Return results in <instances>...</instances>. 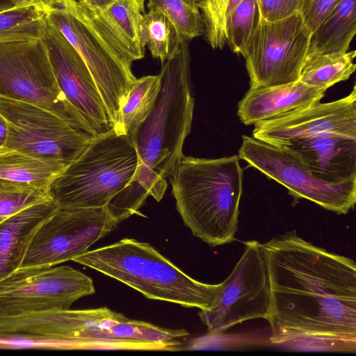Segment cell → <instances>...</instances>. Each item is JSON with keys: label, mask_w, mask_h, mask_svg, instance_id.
<instances>
[{"label": "cell", "mask_w": 356, "mask_h": 356, "mask_svg": "<svg viewBox=\"0 0 356 356\" xmlns=\"http://www.w3.org/2000/svg\"><path fill=\"white\" fill-rule=\"evenodd\" d=\"M270 291L269 341L356 344V264L296 230L261 243Z\"/></svg>", "instance_id": "6da1fadb"}, {"label": "cell", "mask_w": 356, "mask_h": 356, "mask_svg": "<svg viewBox=\"0 0 356 356\" xmlns=\"http://www.w3.org/2000/svg\"><path fill=\"white\" fill-rule=\"evenodd\" d=\"M159 76L161 88L154 108L131 138L138 157L135 175L106 206L118 224L138 213L147 197L157 202L163 198L166 179L175 171L191 131L194 99L186 40L162 63Z\"/></svg>", "instance_id": "7a4b0ae2"}, {"label": "cell", "mask_w": 356, "mask_h": 356, "mask_svg": "<svg viewBox=\"0 0 356 356\" xmlns=\"http://www.w3.org/2000/svg\"><path fill=\"white\" fill-rule=\"evenodd\" d=\"M3 334H38L67 342L70 350H179L185 330L167 329L129 319L107 307L51 309L0 316Z\"/></svg>", "instance_id": "3957f363"}, {"label": "cell", "mask_w": 356, "mask_h": 356, "mask_svg": "<svg viewBox=\"0 0 356 356\" xmlns=\"http://www.w3.org/2000/svg\"><path fill=\"white\" fill-rule=\"evenodd\" d=\"M177 209L192 234L211 246L231 243L238 230L243 170L237 155H182L171 176Z\"/></svg>", "instance_id": "277c9868"}, {"label": "cell", "mask_w": 356, "mask_h": 356, "mask_svg": "<svg viewBox=\"0 0 356 356\" xmlns=\"http://www.w3.org/2000/svg\"><path fill=\"white\" fill-rule=\"evenodd\" d=\"M72 261L95 269L141 293L145 297L209 309L220 284H205L187 275L149 243L123 238Z\"/></svg>", "instance_id": "5b68a950"}, {"label": "cell", "mask_w": 356, "mask_h": 356, "mask_svg": "<svg viewBox=\"0 0 356 356\" xmlns=\"http://www.w3.org/2000/svg\"><path fill=\"white\" fill-rule=\"evenodd\" d=\"M138 157L133 140L114 129L95 136L49 185L58 208L104 207L134 177Z\"/></svg>", "instance_id": "8992f818"}, {"label": "cell", "mask_w": 356, "mask_h": 356, "mask_svg": "<svg viewBox=\"0 0 356 356\" xmlns=\"http://www.w3.org/2000/svg\"><path fill=\"white\" fill-rule=\"evenodd\" d=\"M47 17L84 60L113 128L116 129L122 108L136 79L131 71L132 63L108 40L76 0L67 8L47 10Z\"/></svg>", "instance_id": "52a82bcc"}, {"label": "cell", "mask_w": 356, "mask_h": 356, "mask_svg": "<svg viewBox=\"0 0 356 356\" xmlns=\"http://www.w3.org/2000/svg\"><path fill=\"white\" fill-rule=\"evenodd\" d=\"M0 97L35 105L97 135L59 88L42 39L0 43Z\"/></svg>", "instance_id": "ba28073f"}, {"label": "cell", "mask_w": 356, "mask_h": 356, "mask_svg": "<svg viewBox=\"0 0 356 356\" xmlns=\"http://www.w3.org/2000/svg\"><path fill=\"white\" fill-rule=\"evenodd\" d=\"M311 33L300 13L273 22L260 16L242 54L250 88L298 81Z\"/></svg>", "instance_id": "9c48e42d"}, {"label": "cell", "mask_w": 356, "mask_h": 356, "mask_svg": "<svg viewBox=\"0 0 356 356\" xmlns=\"http://www.w3.org/2000/svg\"><path fill=\"white\" fill-rule=\"evenodd\" d=\"M0 114L7 124L1 151H19L67 165L94 137L35 105L0 97Z\"/></svg>", "instance_id": "30bf717a"}, {"label": "cell", "mask_w": 356, "mask_h": 356, "mask_svg": "<svg viewBox=\"0 0 356 356\" xmlns=\"http://www.w3.org/2000/svg\"><path fill=\"white\" fill-rule=\"evenodd\" d=\"M238 157L285 186L294 199H306L338 214H346L356 202V179L340 183L314 176L300 157L285 147L243 136Z\"/></svg>", "instance_id": "8fae6325"}, {"label": "cell", "mask_w": 356, "mask_h": 356, "mask_svg": "<svg viewBox=\"0 0 356 356\" xmlns=\"http://www.w3.org/2000/svg\"><path fill=\"white\" fill-rule=\"evenodd\" d=\"M260 245L257 241L245 243L243 254L231 274L220 284L211 307L198 313L210 333H222L251 319L267 320L270 291Z\"/></svg>", "instance_id": "7c38bea8"}, {"label": "cell", "mask_w": 356, "mask_h": 356, "mask_svg": "<svg viewBox=\"0 0 356 356\" xmlns=\"http://www.w3.org/2000/svg\"><path fill=\"white\" fill-rule=\"evenodd\" d=\"M95 292L92 280L70 266L19 268L0 281V316L68 309Z\"/></svg>", "instance_id": "4fadbf2b"}, {"label": "cell", "mask_w": 356, "mask_h": 356, "mask_svg": "<svg viewBox=\"0 0 356 356\" xmlns=\"http://www.w3.org/2000/svg\"><path fill=\"white\" fill-rule=\"evenodd\" d=\"M117 225L106 207L58 208L34 235L19 268L48 267L72 261Z\"/></svg>", "instance_id": "5bb4252c"}, {"label": "cell", "mask_w": 356, "mask_h": 356, "mask_svg": "<svg viewBox=\"0 0 356 356\" xmlns=\"http://www.w3.org/2000/svg\"><path fill=\"white\" fill-rule=\"evenodd\" d=\"M334 133L356 138V89L334 102H317L254 124L252 137L283 147L296 140Z\"/></svg>", "instance_id": "9a60e30c"}, {"label": "cell", "mask_w": 356, "mask_h": 356, "mask_svg": "<svg viewBox=\"0 0 356 356\" xmlns=\"http://www.w3.org/2000/svg\"><path fill=\"white\" fill-rule=\"evenodd\" d=\"M42 40L57 84L98 135L113 129L96 83L83 58L49 21Z\"/></svg>", "instance_id": "2e32d148"}, {"label": "cell", "mask_w": 356, "mask_h": 356, "mask_svg": "<svg viewBox=\"0 0 356 356\" xmlns=\"http://www.w3.org/2000/svg\"><path fill=\"white\" fill-rule=\"evenodd\" d=\"M283 147L298 155L316 177L330 183L356 179V138L329 133Z\"/></svg>", "instance_id": "e0dca14e"}, {"label": "cell", "mask_w": 356, "mask_h": 356, "mask_svg": "<svg viewBox=\"0 0 356 356\" xmlns=\"http://www.w3.org/2000/svg\"><path fill=\"white\" fill-rule=\"evenodd\" d=\"M325 91L300 80L279 86L250 88L238 102L237 114L244 124H255L319 102Z\"/></svg>", "instance_id": "ac0fdd59"}, {"label": "cell", "mask_w": 356, "mask_h": 356, "mask_svg": "<svg viewBox=\"0 0 356 356\" xmlns=\"http://www.w3.org/2000/svg\"><path fill=\"white\" fill-rule=\"evenodd\" d=\"M79 3L97 27L131 63L144 57L145 48L140 38L143 15L136 0H92Z\"/></svg>", "instance_id": "d6986e66"}, {"label": "cell", "mask_w": 356, "mask_h": 356, "mask_svg": "<svg viewBox=\"0 0 356 356\" xmlns=\"http://www.w3.org/2000/svg\"><path fill=\"white\" fill-rule=\"evenodd\" d=\"M57 209L52 200L40 202L0 223V281L21 266L34 235Z\"/></svg>", "instance_id": "ffe728a7"}, {"label": "cell", "mask_w": 356, "mask_h": 356, "mask_svg": "<svg viewBox=\"0 0 356 356\" xmlns=\"http://www.w3.org/2000/svg\"><path fill=\"white\" fill-rule=\"evenodd\" d=\"M356 33V0H341L311 33L306 58L345 53Z\"/></svg>", "instance_id": "44dd1931"}, {"label": "cell", "mask_w": 356, "mask_h": 356, "mask_svg": "<svg viewBox=\"0 0 356 356\" xmlns=\"http://www.w3.org/2000/svg\"><path fill=\"white\" fill-rule=\"evenodd\" d=\"M67 165L19 151H1L0 180L49 186Z\"/></svg>", "instance_id": "7402d4cb"}, {"label": "cell", "mask_w": 356, "mask_h": 356, "mask_svg": "<svg viewBox=\"0 0 356 356\" xmlns=\"http://www.w3.org/2000/svg\"><path fill=\"white\" fill-rule=\"evenodd\" d=\"M160 88L159 74L136 79L122 108L118 127L114 130L132 138L140 124L152 111Z\"/></svg>", "instance_id": "603a6c76"}, {"label": "cell", "mask_w": 356, "mask_h": 356, "mask_svg": "<svg viewBox=\"0 0 356 356\" xmlns=\"http://www.w3.org/2000/svg\"><path fill=\"white\" fill-rule=\"evenodd\" d=\"M355 51L321 54L306 58L299 80L312 87L327 90L335 83L347 80L355 72Z\"/></svg>", "instance_id": "cb8c5ba5"}, {"label": "cell", "mask_w": 356, "mask_h": 356, "mask_svg": "<svg viewBox=\"0 0 356 356\" xmlns=\"http://www.w3.org/2000/svg\"><path fill=\"white\" fill-rule=\"evenodd\" d=\"M47 10L31 4L0 12V43L42 39Z\"/></svg>", "instance_id": "d4e9b609"}, {"label": "cell", "mask_w": 356, "mask_h": 356, "mask_svg": "<svg viewBox=\"0 0 356 356\" xmlns=\"http://www.w3.org/2000/svg\"><path fill=\"white\" fill-rule=\"evenodd\" d=\"M142 46H147L152 56L161 63L172 58L184 40L175 25L160 10L149 9L140 24Z\"/></svg>", "instance_id": "484cf974"}, {"label": "cell", "mask_w": 356, "mask_h": 356, "mask_svg": "<svg viewBox=\"0 0 356 356\" xmlns=\"http://www.w3.org/2000/svg\"><path fill=\"white\" fill-rule=\"evenodd\" d=\"M148 9H157L175 25L183 39L191 40L204 33L197 0H148Z\"/></svg>", "instance_id": "4316f807"}, {"label": "cell", "mask_w": 356, "mask_h": 356, "mask_svg": "<svg viewBox=\"0 0 356 356\" xmlns=\"http://www.w3.org/2000/svg\"><path fill=\"white\" fill-rule=\"evenodd\" d=\"M52 200L49 186L0 180V223L31 205Z\"/></svg>", "instance_id": "83f0119b"}, {"label": "cell", "mask_w": 356, "mask_h": 356, "mask_svg": "<svg viewBox=\"0 0 356 356\" xmlns=\"http://www.w3.org/2000/svg\"><path fill=\"white\" fill-rule=\"evenodd\" d=\"M260 17L257 0H243L225 21V40L231 50L243 54Z\"/></svg>", "instance_id": "f1b7e54d"}, {"label": "cell", "mask_w": 356, "mask_h": 356, "mask_svg": "<svg viewBox=\"0 0 356 356\" xmlns=\"http://www.w3.org/2000/svg\"><path fill=\"white\" fill-rule=\"evenodd\" d=\"M229 0H200L197 6L201 10L204 34L213 49H222L225 40V14Z\"/></svg>", "instance_id": "f546056e"}, {"label": "cell", "mask_w": 356, "mask_h": 356, "mask_svg": "<svg viewBox=\"0 0 356 356\" xmlns=\"http://www.w3.org/2000/svg\"><path fill=\"white\" fill-rule=\"evenodd\" d=\"M341 0H303L300 14L307 28L313 32Z\"/></svg>", "instance_id": "4dcf8cb0"}, {"label": "cell", "mask_w": 356, "mask_h": 356, "mask_svg": "<svg viewBox=\"0 0 356 356\" xmlns=\"http://www.w3.org/2000/svg\"><path fill=\"white\" fill-rule=\"evenodd\" d=\"M260 16L276 21L300 13L303 0H257Z\"/></svg>", "instance_id": "1f68e13d"}, {"label": "cell", "mask_w": 356, "mask_h": 356, "mask_svg": "<svg viewBox=\"0 0 356 356\" xmlns=\"http://www.w3.org/2000/svg\"><path fill=\"white\" fill-rule=\"evenodd\" d=\"M33 4L38 5L46 10L63 9L69 7L74 0H32Z\"/></svg>", "instance_id": "d6a6232c"}, {"label": "cell", "mask_w": 356, "mask_h": 356, "mask_svg": "<svg viewBox=\"0 0 356 356\" xmlns=\"http://www.w3.org/2000/svg\"><path fill=\"white\" fill-rule=\"evenodd\" d=\"M7 138V124L5 119L0 114V152L4 147Z\"/></svg>", "instance_id": "836d02e7"}, {"label": "cell", "mask_w": 356, "mask_h": 356, "mask_svg": "<svg viewBox=\"0 0 356 356\" xmlns=\"http://www.w3.org/2000/svg\"><path fill=\"white\" fill-rule=\"evenodd\" d=\"M243 1V0H229L225 14V21Z\"/></svg>", "instance_id": "e575fe53"}, {"label": "cell", "mask_w": 356, "mask_h": 356, "mask_svg": "<svg viewBox=\"0 0 356 356\" xmlns=\"http://www.w3.org/2000/svg\"><path fill=\"white\" fill-rule=\"evenodd\" d=\"M16 6L10 0H0V12L13 8Z\"/></svg>", "instance_id": "d590c367"}, {"label": "cell", "mask_w": 356, "mask_h": 356, "mask_svg": "<svg viewBox=\"0 0 356 356\" xmlns=\"http://www.w3.org/2000/svg\"><path fill=\"white\" fill-rule=\"evenodd\" d=\"M16 6H24L33 4L32 0H10Z\"/></svg>", "instance_id": "8d00e7d4"}, {"label": "cell", "mask_w": 356, "mask_h": 356, "mask_svg": "<svg viewBox=\"0 0 356 356\" xmlns=\"http://www.w3.org/2000/svg\"><path fill=\"white\" fill-rule=\"evenodd\" d=\"M142 12L144 11L145 0H136Z\"/></svg>", "instance_id": "74e56055"}, {"label": "cell", "mask_w": 356, "mask_h": 356, "mask_svg": "<svg viewBox=\"0 0 356 356\" xmlns=\"http://www.w3.org/2000/svg\"><path fill=\"white\" fill-rule=\"evenodd\" d=\"M77 1L79 2H88V1H92V0H76Z\"/></svg>", "instance_id": "f35d334b"}]
</instances>
